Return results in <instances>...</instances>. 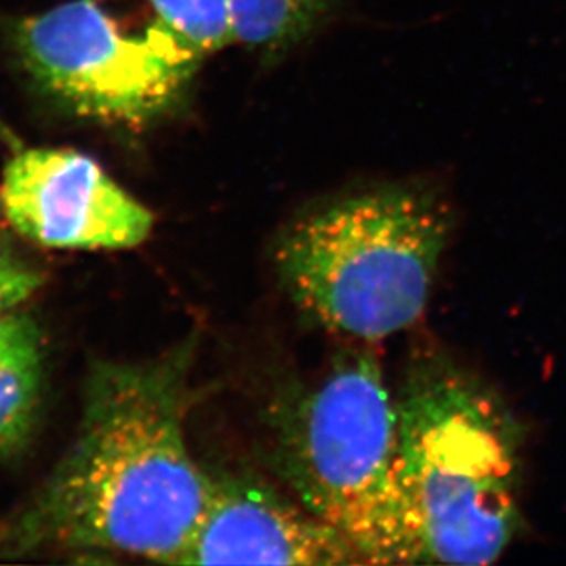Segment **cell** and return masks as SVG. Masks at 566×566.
<instances>
[{
    "label": "cell",
    "mask_w": 566,
    "mask_h": 566,
    "mask_svg": "<svg viewBox=\"0 0 566 566\" xmlns=\"http://www.w3.org/2000/svg\"><path fill=\"white\" fill-rule=\"evenodd\" d=\"M156 21L200 55L224 49L233 33L230 0H149Z\"/></svg>",
    "instance_id": "obj_10"
},
{
    "label": "cell",
    "mask_w": 566,
    "mask_h": 566,
    "mask_svg": "<svg viewBox=\"0 0 566 566\" xmlns=\"http://www.w3.org/2000/svg\"><path fill=\"white\" fill-rule=\"evenodd\" d=\"M373 345L343 354L289 401L277 462L294 497L356 551L398 449V406Z\"/></svg>",
    "instance_id": "obj_5"
},
{
    "label": "cell",
    "mask_w": 566,
    "mask_h": 566,
    "mask_svg": "<svg viewBox=\"0 0 566 566\" xmlns=\"http://www.w3.org/2000/svg\"><path fill=\"white\" fill-rule=\"evenodd\" d=\"M8 38L41 94L77 118L119 127H142L171 111L203 57L158 21L125 32L96 0L22 17Z\"/></svg>",
    "instance_id": "obj_4"
},
{
    "label": "cell",
    "mask_w": 566,
    "mask_h": 566,
    "mask_svg": "<svg viewBox=\"0 0 566 566\" xmlns=\"http://www.w3.org/2000/svg\"><path fill=\"white\" fill-rule=\"evenodd\" d=\"M189 347L94 365L80 429L11 526L15 551L114 552L180 565L213 481L186 439Z\"/></svg>",
    "instance_id": "obj_1"
},
{
    "label": "cell",
    "mask_w": 566,
    "mask_h": 566,
    "mask_svg": "<svg viewBox=\"0 0 566 566\" xmlns=\"http://www.w3.org/2000/svg\"><path fill=\"white\" fill-rule=\"evenodd\" d=\"M0 203L17 233L60 250H127L147 241L155 219L91 156L33 147L11 156Z\"/></svg>",
    "instance_id": "obj_6"
},
{
    "label": "cell",
    "mask_w": 566,
    "mask_h": 566,
    "mask_svg": "<svg viewBox=\"0 0 566 566\" xmlns=\"http://www.w3.org/2000/svg\"><path fill=\"white\" fill-rule=\"evenodd\" d=\"M180 565H364L331 524L297 499L250 479L213 481Z\"/></svg>",
    "instance_id": "obj_7"
},
{
    "label": "cell",
    "mask_w": 566,
    "mask_h": 566,
    "mask_svg": "<svg viewBox=\"0 0 566 566\" xmlns=\"http://www.w3.org/2000/svg\"><path fill=\"white\" fill-rule=\"evenodd\" d=\"M451 230L453 211L437 189L379 184L297 220L279 270L312 319L376 345L422 319Z\"/></svg>",
    "instance_id": "obj_3"
},
{
    "label": "cell",
    "mask_w": 566,
    "mask_h": 566,
    "mask_svg": "<svg viewBox=\"0 0 566 566\" xmlns=\"http://www.w3.org/2000/svg\"><path fill=\"white\" fill-rule=\"evenodd\" d=\"M237 41L262 54L290 49L317 28L332 0H230Z\"/></svg>",
    "instance_id": "obj_9"
},
{
    "label": "cell",
    "mask_w": 566,
    "mask_h": 566,
    "mask_svg": "<svg viewBox=\"0 0 566 566\" xmlns=\"http://www.w3.org/2000/svg\"><path fill=\"white\" fill-rule=\"evenodd\" d=\"M43 381L41 334L28 315L0 321V457L27 442Z\"/></svg>",
    "instance_id": "obj_8"
},
{
    "label": "cell",
    "mask_w": 566,
    "mask_h": 566,
    "mask_svg": "<svg viewBox=\"0 0 566 566\" xmlns=\"http://www.w3.org/2000/svg\"><path fill=\"white\" fill-rule=\"evenodd\" d=\"M389 482L356 551L364 565H490L523 526V429L503 398L442 354L400 390Z\"/></svg>",
    "instance_id": "obj_2"
}]
</instances>
